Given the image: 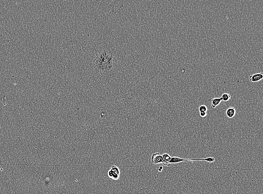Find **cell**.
Masks as SVG:
<instances>
[{"mask_svg": "<svg viewBox=\"0 0 263 194\" xmlns=\"http://www.w3.org/2000/svg\"><path fill=\"white\" fill-rule=\"evenodd\" d=\"M93 64L98 72L106 73L112 71L116 65L114 53L107 48H100L94 55Z\"/></svg>", "mask_w": 263, "mask_h": 194, "instance_id": "obj_1", "label": "cell"}, {"mask_svg": "<svg viewBox=\"0 0 263 194\" xmlns=\"http://www.w3.org/2000/svg\"><path fill=\"white\" fill-rule=\"evenodd\" d=\"M204 161L207 162L211 163L215 161V159L212 157H208L204 159H186L176 157H172L171 160L169 161V163L171 164L172 163H177L184 161Z\"/></svg>", "mask_w": 263, "mask_h": 194, "instance_id": "obj_2", "label": "cell"}, {"mask_svg": "<svg viewBox=\"0 0 263 194\" xmlns=\"http://www.w3.org/2000/svg\"><path fill=\"white\" fill-rule=\"evenodd\" d=\"M151 161L152 163L154 164L164 163V161L163 158L162 156L159 153H153L151 156Z\"/></svg>", "mask_w": 263, "mask_h": 194, "instance_id": "obj_3", "label": "cell"}, {"mask_svg": "<svg viewBox=\"0 0 263 194\" xmlns=\"http://www.w3.org/2000/svg\"><path fill=\"white\" fill-rule=\"evenodd\" d=\"M263 78V74L262 73L254 74L250 75L249 80L251 82H257L260 81Z\"/></svg>", "mask_w": 263, "mask_h": 194, "instance_id": "obj_4", "label": "cell"}, {"mask_svg": "<svg viewBox=\"0 0 263 194\" xmlns=\"http://www.w3.org/2000/svg\"><path fill=\"white\" fill-rule=\"evenodd\" d=\"M236 114V111L234 107H230L226 111V115L229 118L234 117Z\"/></svg>", "mask_w": 263, "mask_h": 194, "instance_id": "obj_5", "label": "cell"}, {"mask_svg": "<svg viewBox=\"0 0 263 194\" xmlns=\"http://www.w3.org/2000/svg\"><path fill=\"white\" fill-rule=\"evenodd\" d=\"M107 175H108V177L110 178H111L113 180H119L120 179V176L117 174L115 172H114L111 169L109 170L108 172V173H107Z\"/></svg>", "mask_w": 263, "mask_h": 194, "instance_id": "obj_6", "label": "cell"}, {"mask_svg": "<svg viewBox=\"0 0 263 194\" xmlns=\"http://www.w3.org/2000/svg\"><path fill=\"white\" fill-rule=\"evenodd\" d=\"M162 156L163 160L164 161V163H162L164 165H166V166H169L170 164L169 163V162L171 160V156L169 155L168 153H165V154L162 155Z\"/></svg>", "mask_w": 263, "mask_h": 194, "instance_id": "obj_7", "label": "cell"}, {"mask_svg": "<svg viewBox=\"0 0 263 194\" xmlns=\"http://www.w3.org/2000/svg\"><path fill=\"white\" fill-rule=\"evenodd\" d=\"M222 100L221 98H214L213 99L211 100V104H212V107L215 108L217 106L219 105L221 103Z\"/></svg>", "mask_w": 263, "mask_h": 194, "instance_id": "obj_8", "label": "cell"}, {"mask_svg": "<svg viewBox=\"0 0 263 194\" xmlns=\"http://www.w3.org/2000/svg\"><path fill=\"white\" fill-rule=\"evenodd\" d=\"M221 98L222 100H223L225 102H227L230 99L231 96L228 93H224L222 96Z\"/></svg>", "mask_w": 263, "mask_h": 194, "instance_id": "obj_9", "label": "cell"}, {"mask_svg": "<svg viewBox=\"0 0 263 194\" xmlns=\"http://www.w3.org/2000/svg\"><path fill=\"white\" fill-rule=\"evenodd\" d=\"M111 170H112L113 171L115 172L118 175L120 176V169H119V168L118 167H117L116 165H113V166H112L111 168Z\"/></svg>", "mask_w": 263, "mask_h": 194, "instance_id": "obj_10", "label": "cell"}, {"mask_svg": "<svg viewBox=\"0 0 263 194\" xmlns=\"http://www.w3.org/2000/svg\"><path fill=\"white\" fill-rule=\"evenodd\" d=\"M199 111L200 112H207V108L205 105H202L199 108Z\"/></svg>", "mask_w": 263, "mask_h": 194, "instance_id": "obj_11", "label": "cell"}, {"mask_svg": "<svg viewBox=\"0 0 263 194\" xmlns=\"http://www.w3.org/2000/svg\"><path fill=\"white\" fill-rule=\"evenodd\" d=\"M207 112H200V115L201 117L204 118L207 116Z\"/></svg>", "mask_w": 263, "mask_h": 194, "instance_id": "obj_12", "label": "cell"}, {"mask_svg": "<svg viewBox=\"0 0 263 194\" xmlns=\"http://www.w3.org/2000/svg\"><path fill=\"white\" fill-rule=\"evenodd\" d=\"M160 168V169H161V170H162V169H163L162 167V166H161V167H160V168Z\"/></svg>", "mask_w": 263, "mask_h": 194, "instance_id": "obj_13", "label": "cell"}, {"mask_svg": "<svg viewBox=\"0 0 263 194\" xmlns=\"http://www.w3.org/2000/svg\"></svg>", "mask_w": 263, "mask_h": 194, "instance_id": "obj_14", "label": "cell"}]
</instances>
